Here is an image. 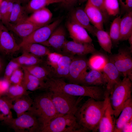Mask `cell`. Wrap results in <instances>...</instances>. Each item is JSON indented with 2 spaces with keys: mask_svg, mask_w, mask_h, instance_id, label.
<instances>
[{
  "mask_svg": "<svg viewBox=\"0 0 132 132\" xmlns=\"http://www.w3.org/2000/svg\"><path fill=\"white\" fill-rule=\"evenodd\" d=\"M132 81L124 77L117 84L111 92L109 99L115 118L118 117L125 104L132 98Z\"/></svg>",
  "mask_w": 132,
  "mask_h": 132,
  "instance_id": "cell-4",
  "label": "cell"
},
{
  "mask_svg": "<svg viewBox=\"0 0 132 132\" xmlns=\"http://www.w3.org/2000/svg\"><path fill=\"white\" fill-rule=\"evenodd\" d=\"M109 61V56L97 51L92 54L88 60V66L91 69L101 72L105 65Z\"/></svg>",
  "mask_w": 132,
  "mask_h": 132,
  "instance_id": "cell-29",
  "label": "cell"
},
{
  "mask_svg": "<svg viewBox=\"0 0 132 132\" xmlns=\"http://www.w3.org/2000/svg\"><path fill=\"white\" fill-rule=\"evenodd\" d=\"M50 91L52 100L58 116L68 114L75 115L82 97L77 98V97L58 92Z\"/></svg>",
  "mask_w": 132,
  "mask_h": 132,
  "instance_id": "cell-7",
  "label": "cell"
},
{
  "mask_svg": "<svg viewBox=\"0 0 132 132\" xmlns=\"http://www.w3.org/2000/svg\"><path fill=\"white\" fill-rule=\"evenodd\" d=\"M120 41L128 40L132 34V11L127 12L121 18Z\"/></svg>",
  "mask_w": 132,
  "mask_h": 132,
  "instance_id": "cell-26",
  "label": "cell"
},
{
  "mask_svg": "<svg viewBox=\"0 0 132 132\" xmlns=\"http://www.w3.org/2000/svg\"><path fill=\"white\" fill-rule=\"evenodd\" d=\"M26 11L20 0H14L13 9L8 22L15 24L25 21L28 17Z\"/></svg>",
  "mask_w": 132,
  "mask_h": 132,
  "instance_id": "cell-28",
  "label": "cell"
},
{
  "mask_svg": "<svg viewBox=\"0 0 132 132\" xmlns=\"http://www.w3.org/2000/svg\"><path fill=\"white\" fill-rule=\"evenodd\" d=\"M21 67L20 65L13 59L11 60L6 66L4 78L9 80L10 77L14 71Z\"/></svg>",
  "mask_w": 132,
  "mask_h": 132,
  "instance_id": "cell-39",
  "label": "cell"
},
{
  "mask_svg": "<svg viewBox=\"0 0 132 132\" xmlns=\"http://www.w3.org/2000/svg\"><path fill=\"white\" fill-rule=\"evenodd\" d=\"M119 116V117L116 120L114 132H122L125 124L132 119V98L126 103Z\"/></svg>",
  "mask_w": 132,
  "mask_h": 132,
  "instance_id": "cell-22",
  "label": "cell"
},
{
  "mask_svg": "<svg viewBox=\"0 0 132 132\" xmlns=\"http://www.w3.org/2000/svg\"><path fill=\"white\" fill-rule=\"evenodd\" d=\"M70 21L82 26L95 36L97 29L90 24L84 9L79 7L73 10L70 15Z\"/></svg>",
  "mask_w": 132,
  "mask_h": 132,
  "instance_id": "cell-17",
  "label": "cell"
},
{
  "mask_svg": "<svg viewBox=\"0 0 132 132\" xmlns=\"http://www.w3.org/2000/svg\"><path fill=\"white\" fill-rule=\"evenodd\" d=\"M61 21V19H58L50 24L37 29L29 35L22 39L20 44L29 43L41 44L45 42Z\"/></svg>",
  "mask_w": 132,
  "mask_h": 132,
  "instance_id": "cell-9",
  "label": "cell"
},
{
  "mask_svg": "<svg viewBox=\"0 0 132 132\" xmlns=\"http://www.w3.org/2000/svg\"><path fill=\"white\" fill-rule=\"evenodd\" d=\"M97 50L92 43H80L66 40L62 49L61 54L72 58L75 55L85 56L92 54Z\"/></svg>",
  "mask_w": 132,
  "mask_h": 132,
  "instance_id": "cell-11",
  "label": "cell"
},
{
  "mask_svg": "<svg viewBox=\"0 0 132 132\" xmlns=\"http://www.w3.org/2000/svg\"><path fill=\"white\" fill-rule=\"evenodd\" d=\"M12 104L11 109L16 112L17 117L28 111L32 106L33 99L30 98L29 94H26L16 100Z\"/></svg>",
  "mask_w": 132,
  "mask_h": 132,
  "instance_id": "cell-27",
  "label": "cell"
},
{
  "mask_svg": "<svg viewBox=\"0 0 132 132\" xmlns=\"http://www.w3.org/2000/svg\"><path fill=\"white\" fill-rule=\"evenodd\" d=\"M72 58L62 55L56 66L52 69V77L67 79Z\"/></svg>",
  "mask_w": 132,
  "mask_h": 132,
  "instance_id": "cell-23",
  "label": "cell"
},
{
  "mask_svg": "<svg viewBox=\"0 0 132 132\" xmlns=\"http://www.w3.org/2000/svg\"><path fill=\"white\" fill-rule=\"evenodd\" d=\"M46 91L33 99L32 105L28 111L37 118L41 126V129L58 116L52 100L51 92Z\"/></svg>",
  "mask_w": 132,
  "mask_h": 132,
  "instance_id": "cell-3",
  "label": "cell"
},
{
  "mask_svg": "<svg viewBox=\"0 0 132 132\" xmlns=\"http://www.w3.org/2000/svg\"><path fill=\"white\" fill-rule=\"evenodd\" d=\"M0 52H2V53H3L2 49V48H1V47L0 44Z\"/></svg>",
  "mask_w": 132,
  "mask_h": 132,
  "instance_id": "cell-51",
  "label": "cell"
},
{
  "mask_svg": "<svg viewBox=\"0 0 132 132\" xmlns=\"http://www.w3.org/2000/svg\"><path fill=\"white\" fill-rule=\"evenodd\" d=\"M87 0H77V2H78L80 3H82Z\"/></svg>",
  "mask_w": 132,
  "mask_h": 132,
  "instance_id": "cell-49",
  "label": "cell"
},
{
  "mask_svg": "<svg viewBox=\"0 0 132 132\" xmlns=\"http://www.w3.org/2000/svg\"><path fill=\"white\" fill-rule=\"evenodd\" d=\"M0 44L3 53L7 55L14 53L21 48L19 44L1 21H0Z\"/></svg>",
  "mask_w": 132,
  "mask_h": 132,
  "instance_id": "cell-12",
  "label": "cell"
},
{
  "mask_svg": "<svg viewBox=\"0 0 132 132\" xmlns=\"http://www.w3.org/2000/svg\"><path fill=\"white\" fill-rule=\"evenodd\" d=\"M132 51L129 47H120L118 53L110 54L109 61L112 63L123 77L132 80Z\"/></svg>",
  "mask_w": 132,
  "mask_h": 132,
  "instance_id": "cell-8",
  "label": "cell"
},
{
  "mask_svg": "<svg viewBox=\"0 0 132 132\" xmlns=\"http://www.w3.org/2000/svg\"><path fill=\"white\" fill-rule=\"evenodd\" d=\"M106 82L105 95L109 97L114 86L121 80V75L114 65L109 61L102 71Z\"/></svg>",
  "mask_w": 132,
  "mask_h": 132,
  "instance_id": "cell-13",
  "label": "cell"
},
{
  "mask_svg": "<svg viewBox=\"0 0 132 132\" xmlns=\"http://www.w3.org/2000/svg\"><path fill=\"white\" fill-rule=\"evenodd\" d=\"M109 97L102 101L89 98L78 106L75 115L85 132L98 131L99 122L106 108Z\"/></svg>",
  "mask_w": 132,
  "mask_h": 132,
  "instance_id": "cell-2",
  "label": "cell"
},
{
  "mask_svg": "<svg viewBox=\"0 0 132 132\" xmlns=\"http://www.w3.org/2000/svg\"><path fill=\"white\" fill-rule=\"evenodd\" d=\"M40 132H85L78 123L75 115L57 116L42 128Z\"/></svg>",
  "mask_w": 132,
  "mask_h": 132,
  "instance_id": "cell-5",
  "label": "cell"
},
{
  "mask_svg": "<svg viewBox=\"0 0 132 132\" xmlns=\"http://www.w3.org/2000/svg\"><path fill=\"white\" fill-rule=\"evenodd\" d=\"M128 40L129 43L130 45L129 48L130 50L132 51V34L129 37Z\"/></svg>",
  "mask_w": 132,
  "mask_h": 132,
  "instance_id": "cell-48",
  "label": "cell"
},
{
  "mask_svg": "<svg viewBox=\"0 0 132 132\" xmlns=\"http://www.w3.org/2000/svg\"><path fill=\"white\" fill-rule=\"evenodd\" d=\"M0 96H1L0 93Z\"/></svg>",
  "mask_w": 132,
  "mask_h": 132,
  "instance_id": "cell-54",
  "label": "cell"
},
{
  "mask_svg": "<svg viewBox=\"0 0 132 132\" xmlns=\"http://www.w3.org/2000/svg\"><path fill=\"white\" fill-rule=\"evenodd\" d=\"M39 64L29 66H22L31 74L40 80L45 82L52 77V70L47 65L45 66Z\"/></svg>",
  "mask_w": 132,
  "mask_h": 132,
  "instance_id": "cell-25",
  "label": "cell"
},
{
  "mask_svg": "<svg viewBox=\"0 0 132 132\" xmlns=\"http://www.w3.org/2000/svg\"><path fill=\"white\" fill-rule=\"evenodd\" d=\"M12 104L5 96H0V121L1 122L13 117L11 110Z\"/></svg>",
  "mask_w": 132,
  "mask_h": 132,
  "instance_id": "cell-33",
  "label": "cell"
},
{
  "mask_svg": "<svg viewBox=\"0 0 132 132\" xmlns=\"http://www.w3.org/2000/svg\"><path fill=\"white\" fill-rule=\"evenodd\" d=\"M4 67V62L3 60L0 55V75L1 74Z\"/></svg>",
  "mask_w": 132,
  "mask_h": 132,
  "instance_id": "cell-47",
  "label": "cell"
},
{
  "mask_svg": "<svg viewBox=\"0 0 132 132\" xmlns=\"http://www.w3.org/2000/svg\"><path fill=\"white\" fill-rule=\"evenodd\" d=\"M2 122L16 132H40L41 127L37 118L29 111L16 118L12 117Z\"/></svg>",
  "mask_w": 132,
  "mask_h": 132,
  "instance_id": "cell-6",
  "label": "cell"
},
{
  "mask_svg": "<svg viewBox=\"0 0 132 132\" xmlns=\"http://www.w3.org/2000/svg\"><path fill=\"white\" fill-rule=\"evenodd\" d=\"M24 77V72L20 67L15 70L10 77L9 80L11 84H22Z\"/></svg>",
  "mask_w": 132,
  "mask_h": 132,
  "instance_id": "cell-40",
  "label": "cell"
},
{
  "mask_svg": "<svg viewBox=\"0 0 132 132\" xmlns=\"http://www.w3.org/2000/svg\"><path fill=\"white\" fill-rule=\"evenodd\" d=\"M11 84L9 80L4 78L0 80V92L1 96L4 95L8 90Z\"/></svg>",
  "mask_w": 132,
  "mask_h": 132,
  "instance_id": "cell-44",
  "label": "cell"
},
{
  "mask_svg": "<svg viewBox=\"0 0 132 132\" xmlns=\"http://www.w3.org/2000/svg\"><path fill=\"white\" fill-rule=\"evenodd\" d=\"M121 16L120 15L113 21L110 26L109 34L112 44L117 45L120 41V22Z\"/></svg>",
  "mask_w": 132,
  "mask_h": 132,
  "instance_id": "cell-36",
  "label": "cell"
},
{
  "mask_svg": "<svg viewBox=\"0 0 132 132\" xmlns=\"http://www.w3.org/2000/svg\"><path fill=\"white\" fill-rule=\"evenodd\" d=\"M88 67V60L85 56H75L72 59L66 79L70 83L79 84Z\"/></svg>",
  "mask_w": 132,
  "mask_h": 132,
  "instance_id": "cell-10",
  "label": "cell"
},
{
  "mask_svg": "<svg viewBox=\"0 0 132 132\" xmlns=\"http://www.w3.org/2000/svg\"><path fill=\"white\" fill-rule=\"evenodd\" d=\"M65 30L62 26L57 27L53 31L48 39L41 44L51 47L61 54V50L66 41Z\"/></svg>",
  "mask_w": 132,
  "mask_h": 132,
  "instance_id": "cell-16",
  "label": "cell"
},
{
  "mask_svg": "<svg viewBox=\"0 0 132 132\" xmlns=\"http://www.w3.org/2000/svg\"><path fill=\"white\" fill-rule=\"evenodd\" d=\"M66 24L70 37L73 41L80 43H92V39L84 28L70 21Z\"/></svg>",
  "mask_w": 132,
  "mask_h": 132,
  "instance_id": "cell-15",
  "label": "cell"
},
{
  "mask_svg": "<svg viewBox=\"0 0 132 132\" xmlns=\"http://www.w3.org/2000/svg\"><path fill=\"white\" fill-rule=\"evenodd\" d=\"M116 119L109 97L106 108L99 123V132H114Z\"/></svg>",
  "mask_w": 132,
  "mask_h": 132,
  "instance_id": "cell-14",
  "label": "cell"
},
{
  "mask_svg": "<svg viewBox=\"0 0 132 132\" xmlns=\"http://www.w3.org/2000/svg\"><path fill=\"white\" fill-rule=\"evenodd\" d=\"M8 0H3L0 5V11L1 21L5 25L7 23V16Z\"/></svg>",
  "mask_w": 132,
  "mask_h": 132,
  "instance_id": "cell-42",
  "label": "cell"
},
{
  "mask_svg": "<svg viewBox=\"0 0 132 132\" xmlns=\"http://www.w3.org/2000/svg\"><path fill=\"white\" fill-rule=\"evenodd\" d=\"M62 0V1H63V0Z\"/></svg>",
  "mask_w": 132,
  "mask_h": 132,
  "instance_id": "cell-55",
  "label": "cell"
},
{
  "mask_svg": "<svg viewBox=\"0 0 132 132\" xmlns=\"http://www.w3.org/2000/svg\"><path fill=\"white\" fill-rule=\"evenodd\" d=\"M43 90L55 91L76 97H88L97 101L103 100L105 89L103 86H87L66 82L63 78L51 77L45 82Z\"/></svg>",
  "mask_w": 132,
  "mask_h": 132,
  "instance_id": "cell-1",
  "label": "cell"
},
{
  "mask_svg": "<svg viewBox=\"0 0 132 132\" xmlns=\"http://www.w3.org/2000/svg\"><path fill=\"white\" fill-rule=\"evenodd\" d=\"M62 55L58 52H50L47 55V65L50 67L52 69L55 68Z\"/></svg>",
  "mask_w": 132,
  "mask_h": 132,
  "instance_id": "cell-41",
  "label": "cell"
},
{
  "mask_svg": "<svg viewBox=\"0 0 132 132\" xmlns=\"http://www.w3.org/2000/svg\"><path fill=\"white\" fill-rule=\"evenodd\" d=\"M20 1L21 2H27L28 1L30 0H20Z\"/></svg>",
  "mask_w": 132,
  "mask_h": 132,
  "instance_id": "cell-50",
  "label": "cell"
},
{
  "mask_svg": "<svg viewBox=\"0 0 132 132\" xmlns=\"http://www.w3.org/2000/svg\"><path fill=\"white\" fill-rule=\"evenodd\" d=\"M95 36L97 37L98 42L101 48L105 52L112 54V42L109 34L104 30L97 29Z\"/></svg>",
  "mask_w": 132,
  "mask_h": 132,
  "instance_id": "cell-31",
  "label": "cell"
},
{
  "mask_svg": "<svg viewBox=\"0 0 132 132\" xmlns=\"http://www.w3.org/2000/svg\"><path fill=\"white\" fill-rule=\"evenodd\" d=\"M105 9L110 16H116L120 13L118 0H103Z\"/></svg>",
  "mask_w": 132,
  "mask_h": 132,
  "instance_id": "cell-37",
  "label": "cell"
},
{
  "mask_svg": "<svg viewBox=\"0 0 132 132\" xmlns=\"http://www.w3.org/2000/svg\"><path fill=\"white\" fill-rule=\"evenodd\" d=\"M29 93L22 84H11L7 92L3 95L12 102L23 95L29 94Z\"/></svg>",
  "mask_w": 132,
  "mask_h": 132,
  "instance_id": "cell-34",
  "label": "cell"
},
{
  "mask_svg": "<svg viewBox=\"0 0 132 132\" xmlns=\"http://www.w3.org/2000/svg\"><path fill=\"white\" fill-rule=\"evenodd\" d=\"M3 0H0V5Z\"/></svg>",
  "mask_w": 132,
  "mask_h": 132,
  "instance_id": "cell-53",
  "label": "cell"
},
{
  "mask_svg": "<svg viewBox=\"0 0 132 132\" xmlns=\"http://www.w3.org/2000/svg\"><path fill=\"white\" fill-rule=\"evenodd\" d=\"M1 16L0 13V21H1Z\"/></svg>",
  "mask_w": 132,
  "mask_h": 132,
  "instance_id": "cell-52",
  "label": "cell"
},
{
  "mask_svg": "<svg viewBox=\"0 0 132 132\" xmlns=\"http://www.w3.org/2000/svg\"><path fill=\"white\" fill-rule=\"evenodd\" d=\"M4 25L9 30L22 39L29 35L37 29L41 27L25 21L15 24L8 22Z\"/></svg>",
  "mask_w": 132,
  "mask_h": 132,
  "instance_id": "cell-18",
  "label": "cell"
},
{
  "mask_svg": "<svg viewBox=\"0 0 132 132\" xmlns=\"http://www.w3.org/2000/svg\"><path fill=\"white\" fill-rule=\"evenodd\" d=\"M62 1V0H30L25 9L26 11L32 13L50 4L61 3Z\"/></svg>",
  "mask_w": 132,
  "mask_h": 132,
  "instance_id": "cell-35",
  "label": "cell"
},
{
  "mask_svg": "<svg viewBox=\"0 0 132 132\" xmlns=\"http://www.w3.org/2000/svg\"><path fill=\"white\" fill-rule=\"evenodd\" d=\"M122 14L132 11V0H118Z\"/></svg>",
  "mask_w": 132,
  "mask_h": 132,
  "instance_id": "cell-43",
  "label": "cell"
},
{
  "mask_svg": "<svg viewBox=\"0 0 132 132\" xmlns=\"http://www.w3.org/2000/svg\"><path fill=\"white\" fill-rule=\"evenodd\" d=\"M13 59L22 66L38 65L43 62V60L40 57L24 52L21 55Z\"/></svg>",
  "mask_w": 132,
  "mask_h": 132,
  "instance_id": "cell-32",
  "label": "cell"
},
{
  "mask_svg": "<svg viewBox=\"0 0 132 132\" xmlns=\"http://www.w3.org/2000/svg\"><path fill=\"white\" fill-rule=\"evenodd\" d=\"M52 17L53 14L51 11L44 7L32 12L25 21L42 27L49 24Z\"/></svg>",
  "mask_w": 132,
  "mask_h": 132,
  "instance_id": "cell-20",
  "label": "cell"
},
{
  "mask_svg": "<svg viewBox=\"0 0 132 132\" xmlns=\"http://www.w3.org/2000/svg\"><path fill=\"white\" fill-rule=\"evenodd\" d=\"M84 9L93 26L98 29L104 30V20L100 11L88 1Z\"/></svg>",
  "mask_w": 132,
  "mask_h": 132,
  "instance_id": "cell-21",
  "label": "cell"
},
{
  "mask_svg": "<svg viewBox=\"0 0 132 132\" xmlns=\"http://www.w3.org/2000/svg\"><path fill=\"white\" fill-rule=\"evenodd\" d=\"M24 77L22 84L27 91H34L38 89L43 90L45 82L33 76L22 67Z\"/></svg>",
  "mask_w": 132,
  "mask_h": 132,
  "instance_id": "cell-24",
  "label": "cell"
},
{
  "mask_svg": "<svg viewBox=\"0 0 132 132\" xmlns=\"http://www.w3.org/2000/svg\"><path fill=\"white\" fill-rule=\"evenodd\" d=\"M23 52L29 53L36 56H47L51 52L50 49L42 44L36 43H29L20 44Z\"/></svg>",
  "mask_w": 132,
  "mask_h": 132,
  "instance_id": "cell-30",
  "label": "cell"
},
{
  "mask_svg": "<svg viewBox=\"0 0 132 132\" xmlns=\"http://www.w3.org/2000/svg\"></svg>",
  "mask_w": 132,
  "mask_h": 132,
  "instance_id": "cell-56",
  "label": "cell"
},
{
  "mask_svg": "<svg viewBox=\"0 0 132 132\" xmlns=\"http://www.w3.org/2000/svg\"><path fill=\"white\" fill-rule=\"evenodd\" d=\"M88 2L98 9L101 12L104 18V23L107 22L109 18L105 8L103 0H88Z\"/></svg>",
  "mask_w": 132,
  "mask_h": 132,
  "instance_id": "cell-38",
  "label": "cell"
},
{
  "mask_svg": "<svg viewBox=\"0 0 132 132\" xmlns=\"http://www.w3.org/2000/svg\"><path fill=\"white\" fill-rule=\"evenodd\" d=\"M80 85L87 86H106V82L102 72L91 69L82 76Z\"/></svg>",
  "mask_w": 132,
  "mask_h": 132,
  "instance_id": "cell-19",
  "label": "cell"
},
{
  "mask_svg": "<svg viewBox=\"0 0 132 132\" xmlns=\"http://www.w3.org/2000/svg\"><path fill=\"white\" fill-rule=\"evenodd\" d=\"M77 2V0H63L62 5L66 8H70L73 6Z\"/></svg>",
  "mask_w": 132,
  "mask_h": 132,
  "instance_id": "cell-45",
  "label": "cell"
},
{
  "mask_svg": "<svg viewBox=\"0 0 132 132\" xmlns=\"http://www.w3.org/2000/svg\"><path fill=\"white\" fill-rule=\"evenodd\" d=\"M132 124V119L127 123L123 128L122 132H129V129H131Z\"/></svg>",
  "mask_w": 132,
  "mask_h": 132,
  "instance_id": "cell-46",
  "label": "cell"
}]
</instances>
